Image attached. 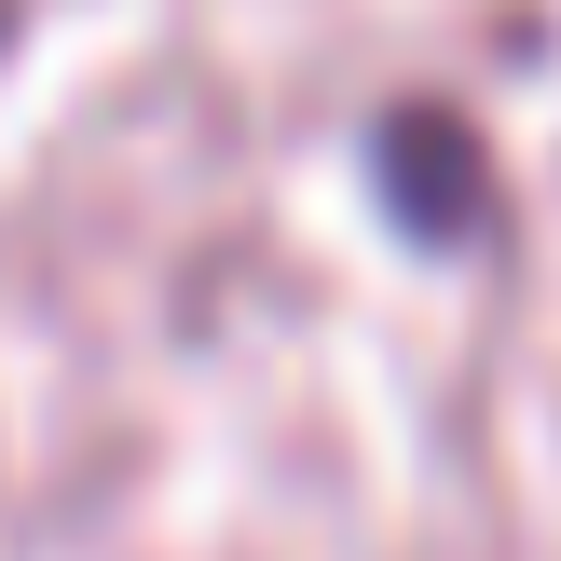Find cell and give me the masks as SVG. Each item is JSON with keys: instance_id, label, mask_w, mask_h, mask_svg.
Returning a JSON list of instances; mask_svg holds the SVG:
<instances>
[{"instance_id": "cell-1", "label": "cell", "mask_w": 561, "mask_h": 561, "mask_svg": "<svg viewBox=\"0 0 561 561\" xmlns=\"http://www.w3.org/2000/svg\"><path fill=\"white\" fill-rule=\"evenodd\" d=\"M398 164H411V179H398V192H411V219H453V206H466V192H453V137H438V124H411V137H398Z\"/></svg>"}]
</instances>
